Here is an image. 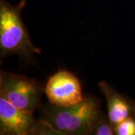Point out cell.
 I'll return each instance as SVG.
<instances>
[{
  "instance_id": "obj_1",
  "label": "cell",
  "mask_w": 135,
  "mask_h": 135,
  "mask_svg": "<svg viewBox=\"0 0 135 135\" xmlns=\"http://www.w3.org/2000/svg\"><path fill=\"white\" fill-rule=\"evenodd\" d=\"M41 119L47 122L58 135H92L98 123L104 116L101 101L88 95L72 106L58 107L51 103L40 108Z\"/></svg>"
},
{
  "instance_id": "obj_2",
  "label": "cell",
  "mask_w": 135,
  "mask_h": 135,
  "mask_svg": "<svg viewBox=\"0 0 135 135\" xmlns=\"http://www.w3.org/2000/svg\"><path fill=\"white\" fill-rule=\"evenodd\" d=\"M26 4L21 0L12 5L0 0V56L1 59L11 55H17L26 63L35 60V56L41 53L29 38L22 18V11Z\"/></svg>"
},
{
  "instance_id": "obj_3",
  "label": "cell",
  "mask_w": 135,
  "mask_h": 135,
  "mask_svg": "<svg viewBox=\"0 0 135 135\" xmlns=\"http://www.w3.org/2000/svg\"><path fill=\"white\" fill-rule=\"evenodd\" d=\"M43 84L23 74L1 71L0 97L22 110L33 113L42 106Z\"/></svg>"
},
{
  "instance_id": "obj_4",
  "label": "cell",
  "mask_w": 135,
  "mask_h": 135,
  "mask_svg": "<svg viewBox=\"0 0 135 135\" xmlns=\"http://www.w3.org/2000/svg\"><path fill=\"white\" fill-rule=\"evenodd\" d=\"M0 134L56 135L44 121L22 110L0 97Z\"/></svg>"
},
{
  "instance_id": "obj_5",
  "label": "cell",
  "mask_w": 135,
  "mask_h": 135,
  "mask_svg": "<svg viewBox=\"0 0 135 135\" xmlns=\"http://www.w3.org/2000/svg\"><path fill=\"white\" fill-rule=\"evenodd\" d=\"M44 92L50 103L62 107L77 104L85 98L79 79L66 70H60L50 77Z\"/></svg>"
},
{
  "instance_id": "obj_6",
  "label": "cell",
  "mask_w": 135,
  "mask_h": 135,
  "mask_svg": "<svg viewBox=\"0 0 135 135\" xmlns=\"http://www.w3.org/2000/svg\"><path fill=\"white\" fill-rule=\"evenodd\" d=\"M98 87L106 98L107 116L114 127L126 119L135 116L134 100L119 92L106 81L99 82Z\"/></svg>"
},
{
  "instance_id": "obj_7",
  "label": "cell",
  "mask_w": 135,
  "mask_h": 135,
  "mask_svg": "<svg viewBox=\"0 0 135 135\" xmlns=\"http://www.w3.org/2000/svg\"><path fill=\"white\" fill-rule=\"evenodd\" d=\"M114 131L116 135H135V116L117 124Z\"/></svg>"
},
{
  "instance_id": "obj_8",
  "label": "cell",
  "mask_w": 135,
  "mask_h": 135,
  "mask_svg": "<svg viewBox=\"0 0 135 135\" xmlns=\"http://www.w3.org/2000/svg\"><path fill=\"white\" fill-rule=\"evenodd\" d=\"M115 134L114 126L109 120L108 116H104L98 123L92 135H113Z\"/></svg>"
}]
</instances>
